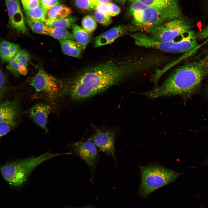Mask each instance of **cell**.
Returning <instances> with one entry per match:
<instances>
[{
    "label": "cell",
    "instance_id": "1",
    "mask_svg": "<svg viewBox=\"0 0 208 208\" xmlns=\"http://www.w3.org/2000/svg\"><path fill=\"white\" fill-rule=\"evenodd\" d=\"M135 62L113 60L86 67L67 82L62 83V93L81 101L102 92L137 71Z\"/></svg>",
    "mask_w": 208,
    "mask_h": 208
},
{
    "label": "cell",
    "instance_id": "2",
    "mask_svg": "<svg viewBox=\"0 0 208 208\" xmlns=\"http://www.w3.org/2000/svg\"><path fill=\"white\" fill-rule=\"evenodd\" d=\"M208 75V52L203 58L177 68L163 83L143 94L150 99L179 95L189 97L196 92Z\"/></svg>",
    "mask_w": 208,
    "mask_h": 208
},
{
    "label": "cell",
    "instance_id": "3",
    "mask_svg": "<svg viewBox=\"0 0 208 208\" xmlns=\"http://www.w3.org/2000/svg\"><path fill=\"white\" fill-rule=\"evenodd\" d=\"M65 153L48 152L33 157L9 163L0 167V171L4 179L10 185L17 187L27 180L33 170L45 161Z\"/></svg>",
    "mask_w": 208,
    "mask_h": 208
},
{
    "label": "cell",
    "instance_id": "4",
    "mask_svg": "<svg viewBox=\"0 0 208 208\" xmlns=\"http://www.w3.org/2000/svg\"><path fill=\"white\" fill-rule=\"evenodd\" d=\"M140 170L139 193L144 198L156 189L174 182L181 174L157 164L140 166Z\"/></svg>",
    "mask_w": 208,
    "mask_h": 208
},
{
    "label": "cell",
    "instance_id": "5",
    "mask_svg": "<svg viewBox=\"0 0 208 208\" xmlns=\"http://www.w3.org/2000/svg\"><path fill=\"white\" fill-rule=\"evenodd\" d=\"M135 44L139 46L156 49L170 53L190 52L199 47L193 31L191 30L185 35L181 36L180 40L168 42H160L152 38L149 35L138 32L131 34Z\"/></svg>",
    "mask_w": 208,
    "mask_h": 208
},
{
    "label": "cell",
    "instance_id": "6",
    "mask_svg": "<svg viewBox=\"0 0 208 208\" xmlns=\"http://www.w3.org/2000/svg\"><path fill=\"white\" fill-rule=\"evenodd\" d=\"M134 29L146 32L149 29L163 24L165 21L180 18V12L162 8L148 7L142 11L131 15Z\"/></svg>",
    "mask_w": 208,
    "mask_h": 208
},
{
    "label": "cell",
    "instance_id": "7",
    "mask_svg": "<svg viewBox=\"0 0 208 208\" xmlns=\"http://www.w3.org/2000/svg\"><path fill=\"white\" fill-rule=\"evenodd\" d=\"M30 85L35 91L34 97L42 98L55 103L62 95V83L42 69L31 79Z\"/></svg>",
    "mask_w": 208,
    "mask_h": 208
},
{
    "label": "cell",
    "instance_id": "8",
    "mask_svg": "<svg viewBox=\"0 0 208 208\" xmlns=\"http://www.w3.org/2000/svg\"><path fill=\"white\" fill-rule=\"evenodd\" d=\"M191 25L187 21L178 18L152 28L147 32L155 40L168 42L174 40L178 36L186 34L191 31Z\"/></svg>",
    "mask_w": 208,
    "mask_h": 208
},
{
    "label": "cell",
    "instance_id": "9",
    "mask_svg": "<svg viewBox=\"0 0 208 208\" xmlns=\"http://www.w3.org/2000/svg\"><path fill=\"white\" fill-rule=\"evenodd\" d=\"M72 148L75 153L85 162L93 174L96 169L99 157L98 149L91 137L73 144Z\"/></svg>",
    "mask_w": 208,
    "mask_h": 208
},
{
    "label": "cell",
    "instance_id": "10",
    "mask_svg": "<svg viewBox=\"0 0 208 208\" xmlns=\"http://www.w3.org/2000/svg\"><path fill=\"white\" fill-rule=\"evenodd\" d=\"M117 133L114 130L106 128L96 129L91 138L99 150L113 158L117 162L115 144Z\"/></svg>",
    "mask_w": 208,
    "mask_h": 208
},
{
    "label": "cell",
    "instance_id": "11",
    "mask_svg": "<svg viewBox=\"0 0 208 208\" xmlns=\"http://www.w3.org/2000/svg\"><path fill=\"white\" fill-rule=\"evenodd\" d=\"M4 0L10 27L19 32L28 34V30L25 26L24 17L21 10L19 0Z\"/></svg>",
    "mask_w": 208,
    "mask_h": 208
},
{
    "label": "cell",
    "instance_id": "12",
    "mask_svg": "<svg viewBox=\"0 0 208 208\" xmlns=\"http://www.w3.org/2000/svg\"><path fill=\"white\" fill-rule=\"evenodd\" d=\"M19 101L17 100L6 101L0 103V122L14 126L21 113Z\"/></svg>",
    "mask_w": 208,
    "mask_h": 208
},
{
    "label": "cell",
    "instance_id": "13",
    "mask_svg": "<svg viewBox=\"0 0 208 208\" xmlns=\"http://www.w3.org/2000/svg\"><path fill=\"white\" fill-rule=\"evenodd\" d=\"M30 58L26 51L21 49L9 62L6 68L14 76L26 75L28 73L27 66Z\"/></svg>",
    "mask_w": 208,
    "mask_h": 208
},
{
    "label": "cell",
    "instance_id": "14",
    "mask_svg": "<svg viewBox=\"0 0 208 208\" xmlns=\"http://www.w3.org/2000/svg\"><path fill=\"white\" fill-rule=\"evenodd\" d=\"M51 110L48 105L42 103L35 105L30 108L29 113L31 118L46 132H48L47 127V118Z\"/></svg>",
    "mask_w": 208,
    "mask_h": 208
},
{
    "label": "cell",
    "instance_id": "15",
    "mask_svg": "<svg viewBox=\"0 0 208 208\" xmlns=\"http://www.w3.org/2000/svg\"><path fill=\"white\" fill-rule=\"evenodd\" d=\"M127 29L120 26L114 27L96 36L94 47H97L109 44L127 32Z\"/></svg>",
    "mask_w": 208,
    "mask_h": 208
},
{
    "label": "cell",
    "instance_id": "16",
    "mask_svg": "<svg viewBox=\"0 0 208 208\" xmlns=\"http://www.w3.org/2000/svg\"><path fill=\"white\" fill-rule=\"evenodd\" d=\"M21 49L18 45L3 40L0 44V57L3 62H9Z\"/></svg>",
    "mask_w": 208,
    "mask_h": 208
},
{
    "label": "cell",
    "instance_id": "17",
    "mask_svg": "<svg viewBox=\"0 0 208 208\" xmlns=\"http://www.w3.org/2000/svg\"><path fill=\"white\" fill-rule=\"evenodd\" d=\"M72 12V10L70 8L65 5L58 4L47 10L45 20H55L66 18Z\"/></svg>",
    "mask_w": 208,
    "mask_h": 208
},
{
    "label": "cell",
    "instance_id": "18",
    "mask_svg": "<svg viewBox=\"0 0 208 208\" xmlns=\"http://www.w3.org/2000/svg\"><path fill=\"white\" fill-rule=\"evenodd\" d=\"M63 53L66 55L78 58L80 57L82 47L76 41L72 40H58Z\"/></svg>",
    "mask_w": 208,
    "mask_h": 208
},
{
    "label": "cell",
    "instance_id": "19",
    "mask_svg": "<svg viewBox=\"0 0 208 208\" xmlns=\"http://www.w3.org/2000/svg\"><path fill=\"white\" fill-rule=\"evenodd\" d=\"M148 7H153L180 12L177 0H139Z\"/></svg>",
    "mask_w": 208,
    "mask_h": 208
},
{
    "label": "cell",
    "instance_id": "20",
    "mask_svg": "<svg viewBox=\"0 0 208 208\" xmlns=\"http://www.w3.org/2000/svg\"><path fill=\"white\" fill-rule=\"evenodd\" d=\"M73 34L75 40L84 50L89 42L91 38L90 34L77 24L72 25Z\"/></svg>",
    "mask_w": 208,
    "mask_h": 208
},
{
    "label": "cell",
    "instance_id": "21",
    "mask_svg": "<svg viewBox=\"0 0 208 208\" xmlns=\"http://www.w3.org/2000/svg\"><path fill=\"white\" fill-rule=\"evenodd\" d=\"M48 35L58 40H75L72 34L66 28L62 27H48Z\"/></svg>",
    "mask_w": 208,
    "mask_h": 208
},
{
    "label": "cell",
    "instance_id": "22",
    "mask_svg": "<svg viewBox=\"0 0 208 208\" xmlns=\"http://www.w3.org/2000/svg\"><path fill=\"white\" fill-rule=\"evenodd\" d=\"M77 19L75 17L71 16L57 20H45L44 23L47 26L50 27L67 28L70 27Z\"/></svg>",
    "mask_w": 208,
    "mask_h": 208
},
{
    "label": "cell",
    "instance_id": "23",
    "mask_svg": "<svg viewBox=\"0 0 208 208\" xmlns=\"http://www.w3.org/2000/svg\"><path fill=\"white\" fill-rule=\"evenodd\" d=\"M47 10L40 4L34 8L25 10L26 17L31 20L44 23Z\"/></svg>",
    "mask_w": 208,
    "mask_h": 208
},
{
    "label": "cell",
    "instance_id": "24",
    "mask_svg": "<svg viewBox=\"0 0 208 208\" xmlns=\"http://www.w3.org/2000/svg\"><path fill=\"white\" fill-rule=\"evenodd\" d=\"M25 22L35 33L37 34L48 35V27L44 23L30 19L24 17Z\"/></svg>",
    "mask_w": 208,
    "mask_h": 208
},
{
    "label": "cell",
    "instance_id": "25",
    "mask_svg": "<svg viewBox=\"0 0 208 208\" xmlns=\"http://www.w3.org/2000/svg\"><path fill=\"white\" fill-rule=\"evenodd\" d=\"M81 24L82 28L90 34L96 29L97 25L96 21L94 17L88 15L83 18Z\"/></svg>",
    "mask_w": 208,
    "mask_h": 208
},
{
    "label": "cell",
    "instance_id": "26",
    "mask_svg": "<svg viewBox=\"0 0 208 208\" xmlns=\"http://www.w3.org/2000/svg\"><path fill=\"white\" fill-rule=\"evenodd\" d=\"M94 18L98 22L103 26L110 25L112 21L109 14L97 11L94 14Z\"/></svg>",
    "mask_w": 208,
    "mask_h": 208
},
{
    "label": "cell",
    "instance_id": "27",
    "mask_svg": "<svg viewBox=\"0 0 208 208\" xmlns=\"http://www.w3.org/2000/svg\"><path fill=\"white\" fill-rule=\"evenodd\" d=\"M7 90L5 78L2 71L0 70V100L4 97Z\"/></svg>",
    "mask_w": 208,
    "mask_h": 208
},
{
    "label": "cell",
    "instance_id": "28",
    "mask_svg": "<svg viewBox=\"0 0 208 208\" xmlns=\"http://www.w3.org/2000/svg\"><path fill=\"white\" fill-rule=\"evenodd\" d=\"M75 3L79 8L83 10H88L95 8L90 0H75Z\"/></svg>",
    "mask_w": 208,
    "mask_h": 208
},
{
    "label": "cell",
    "instance_id": "29",
    "mask_svg": "<svg viewBox=\"0 0 208 208\" xmlns=\"http://www.w3.org/2000/svg\"><path fill=\"white\" fill-rule=\"evenodd\" d=\"M148 6L139 0L133 2L130 8V12L132 15L133 13L142 11Z\"/></svg>",
    "mask_w": 208,
    "mask_h": 208
},
{
    "label": "cell",
    "instance_id": "30",
    "mask_svg": "<svg viewBox=\"0 0 208 208\" xmlns=\"http://www.w3.org/2000/svg\"><path fill=\"white\" fill-rule=\"evenodd\" d=\"M15 127L8 123L0 122V138L7 134Z\"/></svg>",
    "mask_w": 208,
    "mask_h": 208
},
{
    "label": "cell",
    "instance_id": "31",
    "mask_svg": "<svg viewBox=\"0 0 208 208\" xmlns=\"http://www.w3.org/2000/svg\"><path fill=\"white\" fill-rule=\"evenodd\" d=\"M61 0H40V3L47 10L52 7L59 4Z\"/></svg>",
    "mask_w": 208,
    "mask_h": 208
},
{
    "label": "cell",
    "instance_id": "32",
    "mask_svg": "<svg viewBox=\"0 0 208 208\" xmlns=\"http://www.w3.org/2000/svg\"><path fill=\"white\" fill-rule=\"evenodd\" d=\"M108 9V14L111 16H114L118 14L120 9L117 5L114 3H107Z\"/></svg>",
    "mask_w": 208,
    "mask_h": 208
},
{
    "label": "cell",
    "instance_id": "33",
    "mask_svg": "<svg viewBox=\"0 0 208 208\" xmlns=\"http://www.w3.org/2000/svg\"><path fill=\"white\" fill-rule=\"evenodd\" d=\"M40 4V0H29L23 8L25 10H30L37 7Z\"/></svg>",
    "mask_w": 208,
    "mask_h": 208
},
{
    "label": "cell",
    "instance_id": "34",
    "mask_svg": "<svg viewBox=\"0 0 208 208\" xmlns=\"http://www.w3.org/2000/svg\"><path fill=\"white\" fill-rule=\"evenodd\" d=\"M197 37L201 40L208 38V25L198 32L197 34Z\"/></svg>",
    "mask_w": 208,
    "mask_h": 208
},
{
    "label": "cell",
    "instance_id": "35",
    "mask_svg": "<svg viewBox=\"0 0 208 208\" xmlns=\"http://www.w3.org/2000/svg\"><path fill=\"white\" fill-rule=\"evenodd\" d=\"M96 11H99L108 14V9L107 4H99L96 5L94 8Z\"/></svg>",
    "mask_w": 208,
    "mask_h": 208
},
{
    "label": "cell",
    "instance_id": "36",
    "mask_svg": "<svg viewBox=\"0 0 208 208\" xmlns=\"http://www.w3.org/2000/svg\"><path fill=\"white\" fill-rule=\"evenodd\" d=\"M99 4H106L109 3L110 0H97Z\"/></svg>",
    "mask_w": 208,
    "mask_h": 208
},
{
    "label": "cell",
    "instance_id": "37",
    "mask_svg": "<svg viewBox=\"0 0 208 208\" xmlns=\"http://www.w3.org/2000/svg\"><path fill=\"white\" fill-rule=\"evenodd\" d=\"M23 7H24L26 5L29 0H21Z\"/></svg>",
    "mask_w": 208,
    "mask_h": 208
},
{
    "label": "cell",
    "instance_id": "38",
    "mask_svg": "<svg viewBox=\"0 0 208 208\" xmlns=\"http://www.w3.org/2000/svg\"><path fill=\"white\" fill-rule=\"evenodd\" d=\"M206 92L208 96V83L206 86Z\"/></svg>",
    "mask_w": 208,
    "mask_h": 208
},
{
    "label": "cell",
    "instance_id": "39",
    "mask_svg": "<svg viewBox=\"0 0 208 208\" xmlns=\"http://www.w3.org/2000/svg\"><path fill=\"white\" fill-rule=\"evenodd\" d=\"M129 0V1H131L132 2H133L134 1H137V0Z\"/></svg>",
    "mask_w": 208,
    "mask_h": 208
},
{
    "label": "cell",
    "instance_id": "40",
    "mask_svg": "<svg viewBox=\"0 0 208 208\" xmlns=\"http://www.w3.org/2000/svg\"><path fill=\"white\" fill-rule=\"evenodd\" d=\"M119 0L120 1H122V2H125V1H126V0Z\"/></svg>",
    "mask_w": 208,
    "mask_h": 208
},
{
    "label": "cell",
    "instance_id": "41",
    "mask_svg": "<svg viewBox=\"0 0 208 208\" xmlns=\"http://www.w3.org/2000/svg\"><path fill=\"white\" fill-rule=\"evenodd\" d=\"M207 5L208 7V0H207Z\"/></svg>",
    "mask_w": 208,
    "mask_h": 208
},
{
    "label": "cell",
    "instance_id": "42",
    "mask_svg": "<svg viewBox=\"0 0 208 208\" xmlns=\"http://www.w3.org/2000/svg\"><path fill=\"white\" fill-rule=\"evenodd\" d=\"M89 208V207H83V208Z\"/></svg>",
    "mask_w": 208,
    "mask_h": 208
}]
</instances>
